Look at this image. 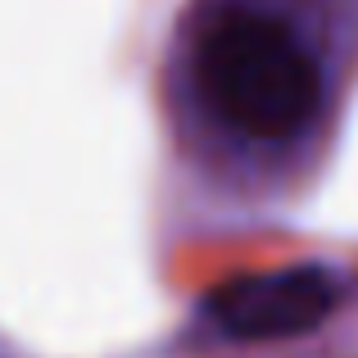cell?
<instances>
[{"mask_svg": "<svg viewBox=\"0 0 358 358\" xmlns=\"http://www.w3.org/2000/svg\"><path fill=\"white\" fill-rule=\"evenodd\" d=\"M358 73V0H182L164 82L195 136L295 155Z\"/></svg>", "mask_w": 358, "mask_h": 358, "instance_id": "6da1fadb", "label": "cell"}, {"mask_svg": "<svg viewBox=\"0 0 358 358\" xmlns=\"http://www.w3.org/2000/svg\"><path fill=\"white\" fill-rule=\"evenodd\" d=\"M341 286L327 268H286L236 277L209 295V317L231 341H286L331 317Z\"/></svg>", "mask_w": 358, "mask_h": 358, "instance_id": "7a4b0ae2", "label": "cell"}]
</instances>
